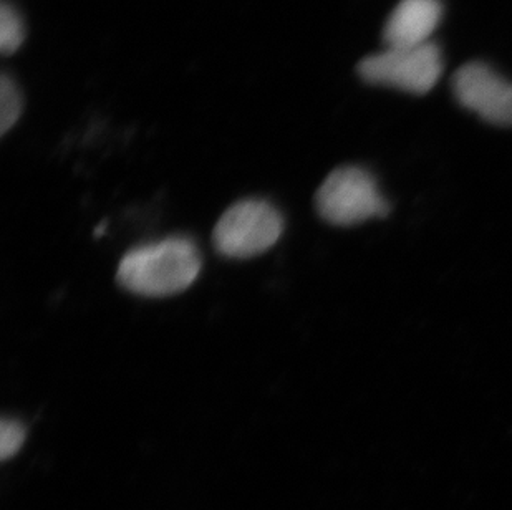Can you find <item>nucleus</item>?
Segmentation results:
<instances>
[{
  "instance_id": "2",
  "label": "nucleus",
  "mask_w": 512,
  "mask_h": 510,
  "mask_svg": "<svg viewBox=\"0 0 512 510\" xmlns=\"http://www.w3.org/2000/svg\"><path fill=\"white\" fill-rule=\"evenodd\" d=\"M319 216L334 226H357L373 217H387L392 209L367 169L342 166L327 176L315 194Z\"/></svg>"
},
{
  "instance_id": "4",
  "label": "nucleus",
  "mask_w": 512,
  "mask_h": 510,
  "mask_svg": "<svg viewBox=\"0 0 512 510\" xmlns=\"http://www.w3.org/2000/svg\"><path fill=\"white\" fill-rule=\"evenodd\" d=\"M358 75L370 85L392 87L413 95H426L443 75V55L435 42L373 53L358 63Z\"/></svg>"
},
{
  "instance_id": "3",
  "label": "nucleus",
  "mask_w": 512,
  "mask_h": 510,
  "mask_svg": "<svg viewBox=\"0 0 512 510\" xmlns=\"http://www.w3.org/2000/svg\"><path fill=\"white\" fill-rule=\"evenodd\" d=\"M284 232V217L264 199H242L214 227L216 251L229 259H251L269 251Z\"/></svg>"
},
{
  "instance_id": "7",
  "label": "nucleus",
  "mask_w": 512,
  "mask_h": 510,
  "mask_svg": "<svg viewBox=\"0 0 512 510\" xmlns=\"http://www.w3.org/2000/svg\"><path fill=\"white\" fill-rule=\"evenodd\" d=\"M25 39L24 24L17 10L4 2L0 7V49L5 55L17 52Z\"/></svg>"
},
{
  "instance_id": "9",
  "label": "nucleus",
  "mask_w": 512,
  "mask_h": 510,
  "mask_svg": "<svg viewBox=\"0 0 512 510\" xmlns=\"http://www.w3.org/2000/svg\"><path fill=\"white\" fill-rule=\"evenodd\" d=\"M27 429L17 419L4 418L0 424V456L4 461L19 453L24 444Z\"/></svg>"
},
{
  "instance_id": "5",
  "label": "nucleus",
  "mask_w": 512,
  "mask_h": 510,
  "mask_svg": "<svg viewBox=\"0 0 512 510\" xmlns=\"http://www.w3.org/2000/svg\"><path fill=\"white\" fill-rule=\"evenodd\" d=\"M453 93L459 105L491 125L512 126V83L483 62L456 70Z\"/></svg>"
},
{
  "instance_id": "1",
  "label": "nucleus",
  "mask_w": 512,
  "mask_h": 510,
  "mask_svg": "<svg viewBox=\"0 0 512 510\" xmlns=\"http://www.w3.org/2000/svg\"><path fill=\"white\" fill-rule=\"evenodd\" d=\"M201 254L189 237L171 236L126 252L118 265V284L141 297L181 294L198 279Z\"/></svg>"
},
{
  "instance_id": "6",
  "label": "nucleus",
  "mask_w": 512,
  "mask_h": 510,
  "mask_svg": "<svg viewBox=\"0 0 512 510\" xmlns=\"http://www.w3.org/2000/svg\"><path fill=\"white\" fill-rule=\"evenodd\" d=\"M443 19L441 0H401L388 17L383 39L392 49L430 44Z\"/></svg>"
},
{
  "instance_id": "8",
  "label": "nucleus",
  "mask_w": 512,
  "mask_h": 510,
  "mask_svg": "<svg viewBox=\"0 0 512 510\" xmlns=\"http://www.w3.org/2000/svg\"><path fill=\"white\" fill-rule=\"evenodd\" d=\"M22 113V95L19 88L10 80L9 75H2L0 80V131L5 135L19 120Z\"/></svg>"
}]
</instances>
